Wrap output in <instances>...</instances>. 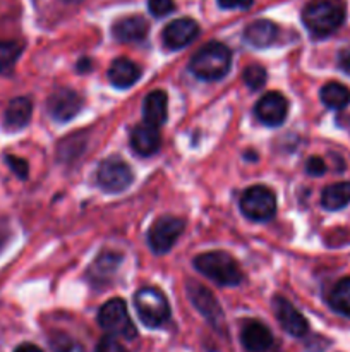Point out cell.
I'll return each instance as SVG.
<instances>
[{
	"mask_svg": "<svg viewBox=\"0 0 350 352\" xmlns=\"http://www.w3.org/2000/svg\"><path fill=\"white\" fill-rule=\"evenodd\" d=\"M199 33V26L194 19H189V17H180V19H175L172 23H168L165 26L163 34V43L165 47L170 48V50H180V48L187 47Z\"/></svg>",
	"mask_w": 350,
	"mask_h": 352,
	"instance_id": "13",
	"label": "cell"
},
{
	"mask_svg": "<svg viewBox=\"0 0 350 352\" xmlns=\"http://www.w3.org/2000/svg\"><path fill=\"white\" fill-rule=\"evenodd\" d=\"M148 9L154 17H163L175 9V2L174 0H148Z\"/></svg>",
	"mask_w": 350,
	"mask_h": 352,
	"instance_id": "28",
	"label": "cell"
},
{
	"mask_svg": "<svg viewBox=\"0 0 350 352\" xmlns=\"http://www.w3.org/2000/svg\"><path fill=\"white\" fill-rule=\"evenodd\" d=\"M82 105H84L82 96L78 91L69 88L57 89L55 93H51L47 102L48 113L57 122H69V120L74 119L82 110Z\"/></svg>",
	"mask_w": 350,
	"mask_h": 352,
	"instance_id": "9",
	"label": "cell"
},
{
	"mask_svg": "<svg viewBox=\"0 0 350 352\" xmlns=\"http://www.w3.org/2000/svg\"><path fill=\"white\" fill-rule=\"evenodd\" d=\"M31 113H33V105L27 98L19 96L14 98L12 102L7 105L5 113H3V127L7 131H21L30 124Z\"/></svg>",
	"mask_w": 350,
	"mask_h": 352,
	"instance_id": "19",
	"label": "cell"
},
{
	"mask_svg": "<svg viewBox=\"0 0 350 352\" xmlns=\"http://www.w3.org/2000/svg\"><path fill=\"white\" fill-rule=\"evenodd\" d=\"M278 38V26L268 19H257L244 31V40L254 48H266Z\"/></svg>",
	"mask_w": 350,
	"mask_h": 352,
	"instance_id": "18",
	"label": "cell"
},
{
	"mask_svg": "<svg viewBox=\"0 0 350 352\" xmlns=\"http://www.w3.org/2000/svg\"><path fill=\"white\" fill-rule=\"evenodd\" d=\"M7 165H9L10 170L17 175L19 179H26L27 172H30V167H27V162L23 160L19 157H14V155H7L5 157Z\"/></svg>",
	"mask_w": 350,
	"mask_h": 352,
	"instance_id": "29",
	"label": "cell"
},
{
	"mask_svg": "<svg viewBox=\"0 0 350 352\" xmlns=\"http://www.w3.org/2000/svg\"><path fill=\"white\" fill-rule=\"evenodd\" d=\"M305 170H307V174L311 175H323L326 172V164L323 162V158L319 157H311L307 160V164H305Z\"/></svg>",
	"mask_w": 350,
	"mask_h": 352,
	"instance_id": "31",
	"label": "cell"
},
{
	"mask_svg": "<svg viewBox=\"0 0 350 352\" xmlns=\"http://www.w3.org/2000/svg\"><path fill=\"white\" fill-rule=\"evenodd\" d=\"M134 174L129 165L120 157H108L102 160L96 170V182L105 192H122L132 184Z\"/></svg>",
	"mask_w": 350,
	"mask_h": 352,
	"instance_id": "7",
	"label": "cell"
},
{
	"mask_svg": "<svg viewBox=\"0 0 350 352\" xmlns=\"http://www.w3.org/2000/svg\"><path fill=\"white\" fill-rule=\"evenodd\" d=\"M230 64H232V52L223 43L209 41L192 55L189 69L196 78L202 81H218L230 71Z\"/></svg>",
	"mask_w": 350,
	"mask_h": 352,
	"instance_id": "2",
	"label": "cell"
},
{
	"mask_svg": "<svg viewBox=\"0 0 350 352\" xmlns=\"http://www.w3.org/2000/svg\"><path fill=\"white\" fill-rule=\"evenodd\" d=\"M50 347L54 352H82L81 344L65 333H54L50 337Z\"/></svg>",
	"mask_w": 350,
	"mask_h": 352,
	"instance_id": "27",
	"label": "cell"
},
{
	"mask_svg": "<svg viewBox=\"0 0 350 352\" xmlns=\"http://www.w3.org/2000/svg\"><path fill=\"white\" fill-rule=\"evenodd\" d=\"M345 21L343 0H311L302 10V23L316 38L335 33Z\"/></svg>",
	"mask_w": 350,
	"mask_h": 352,
	"instance_id": "1",
	"label": "cell"
},
{
	"mask_svg": "<svg viewBox=\"0 0 350 352\" xmlns=\"http://www.w3.org/2000/svg\"><path fill=\"white\" fill-rule=\"evenodd\" d=\"M185 229V222L178 217L165 215L153 222L148 232V244L158 254L168 253Z\"/></svg>",
	"mask_w": 350,
	"mask_h": 352,
	"instance_id": "8",
	"label": "cell"
},
{
	"mask_svg": "<svg viewBox=\"0 0 350 352\" xmlns=\"http://www.w3.org/2000/svg\"><path fill=\"white\" fill-rule=\"evenodd\" d=\"M21 55V45L14 41H0V74L9 71Z\"/></svg>",
	"mask_w": 350,
	"mask_h": 352,
	"instance_id": "25",
	"label": "cell"
},
{
	"mask_svg": "<svg viewBox=\"0 0 350 352\" xmlns=\"http://www.w3.org/2000/svg\"><path fill=\"white\" fill-rule=\"evenodd\" d=\"M98 323L106 333L113 337L132 340L137 337V330L130 320L127 305L122 299L115 298L106 301L98 311Z\"/></svg>",
	"mask_w": 350,
	"mask_h": 352,
	"instance_id": "5",
	"label": "cell"
},
{
	"mask_svg": "<svg viewBox=\"0 0 350 352\" xmlns=\"http://www.w3.org/2000/svg\"><path fill=\"white\" fill-rule=\"evenodd\" d=\"M64 2H69V3H75V2H81V0H64Z\"/></svg>",
	"mask_w": 350,
	"mask_h": 352,
	"instance_id": "36",
	"label": "cell"
},
{
	"mask_svg": "<svg viewBox=\"0 0 350 352\" xmlns=\"http://www.w3.org/2000/svg\"><path fill=\"white\" fill-rule=\"evenodd\" d=\"M194 267L202 275L223 287H232L242 280V274H240L237 261L223 251H209V253L199 254L194 260Z\"/></svg>",
	"mask_w": 350,
	"mask_h": 352,
	"instance_id": "3",
	"label": "cell"
},
{
	"mask_svg": "<svg viewBox=\"0 0 350 352\" xmlns=\"http://www.w3.org/2000/svg\"><path fill=\"white\" fill-rule=\"evenodd\" d=\"M328 302L333 311L350 318V277L336 282L335 287L329 292Z\"/></svg>",
	"mask_w": 350,
	"mask_h": 352,
	"instance_id": "24",
	"label": "cell"
},
{
	"mask_svg": "<svg viewBox=\"0 0 350 352\" xmlns=\"http://www.w3.org/2000/svg\"><path fill=\"white\" fill-rule=\"evenodd\" d=\"M240 342L246 351L264 352L273 346V333L264 323L250 320L240 330Z\"/></svg>",
	"mask_w": 350,
	"mask_h": 352,
	"instance_id": "14",
	"label": "cell"
},
{
	"mask_svg": "<svg viewBox=\"0 0 350 352\" xmlns=\"http://www.w3.org/2000/svg\"><path fill=\"white\" fill-rule=\"evenodd\" d=\"M338 67L345 74L350 76V48H345L338 54Z\"/></svg>",
	"mask_w": 350,
	"mask_h": 352,
	"instance_id": "33",
	"label": "cell"
},
{
	"mask_svg": "<svg viewBox=\"0 0 350 352\" xmlns=\"http://www.w3.org/2000/svg\"><path fill=\"white\" fill-rule=\"evenodd\" d=\"M14 352H43V351H41L38 346H34V344H21V346Z\"/></svg>",
	"mask_w": 350,
	"mask_h": 352,
	"instance_id": "34",
	"label": "cell"
},
{
	"mask_svg": "<svg viewBox=\"0 0 350 352\" xmlns=\"http://www.w3.org/2000/svg\"><path fill=\"white\" fill-rule=\"evenodd\" d=\"M187 294L191 298L194 308L211 323L215 329L222 330L225 327V316H223L222 308H220L218 301L215 299V296L208 291L202 285L196 284V282H191L187 285Z\"/></svg>",
	"mask_w": 350,
	"mask_h": 352,
	"instance_id": "10",
	"label": "cell"
},
{
	"mask_svg": "<svg viewBox=\"0 0 350 352\" xmlns=\"http://www.w3.org/2000/svg\"><path fill=\"white\" fill-rule=\"evenodd\" d=\"M218 6L222 9H249L253 6V0H218Z\"/></svg>",
	"mask_w": 350,
	"mask_h": 352,
	"instance_id": "32",
	"label": "cell"
},
{
	"mask_svg": "<svg viewBox=\"0 0 350 352\" xmlns=\"http://www.w3.org/2000/svg\"><path fill=\"white\" fill-rule=\"evenodd\" d=\"M242 79L247 85V88L256 91V89L263 88L264 82H266V71H264L261 65H249V67H246V71H244Z\"/></svg>",
	"mask_w": 350,
	"mask_h": 352,
	"instance_id": "26",
	"label": "cell"
},
{
	"mask_svg": "<svg viewBox=\"0 0 350 352\" xmlns=\"http://www.w3.org/2000/svg\"><path fill=\"white\" fill-rule=\"evenodd\" d=\"M122 263V256L119 253H112V251H106L102 253L96 261L93 263V267L89 268V277L93 278V282H106L113 274L117 272L119 265Z\"/></svg>",
	"mask_w": 350,
	"mask_h": 352,
	"instance_id": "21",
	"label": "cell"
},
{
	"mask_svg": "<svg viewBox=\"0 0 350 352\" xmlns=\"http://www.w3.org/2000/svg\"><path fill=\"white\" fill-rule=\"evenodd\" d=\"M350 203V182H336L328 186L321 195V205L329 212L345 208Z\"/></svg>",
	"mask_w": 350,
	"mask_h": 352,
	"instance_id": "22",
	"label": "cell"
},
{
	"mask_svg": "<svg viewBox=\"0 0 350 352\" xmlns=\"http://www.w3.org/2000/svg\"><path fill=\"white\" fill-rule=\"evenodd\" d=\"M95 352H129L113 336L103 337L96 346Z\"/></svg>",
	"mask_w": 350,
	"mask_h": 352,
	"instance_id": "30",
	"label": "cell"
},
{
	"mask_svg": "<svg viewBox=\"0 0 350 352\" xmlns=\"http://www.w3.org/2000/svg\"><path fill=\"white\" fill-rule=\"evenodd\" d=\"M150 26L146 19L141 16H127L117 21L112 28V33L117 41L120 43H134L146 38Z\"/></svg>",
	"mask_w": 350,
	"mask_h": 352,
	"instance_id": "16",
	"label": "cell"
},
{
	"mask_svg": "<svg viewBox=\"0 0 350 352\" xmlns=\"http://www.w3.org/2000/svg\"><path fill=\"white\" fill-rule=\"evenodd\" d=\"M256 117L264 126H281L288 113V102L281 93L271 91L261 96L254 107Z\"/></svg>",
	"mask_w": 350,
	"mask_h": 352,
	"instance_id": "11",
	"label": "cell"
},
{
	"mask_svg": "<svg viewBox=\"0 0 350 352\" xmlns=\"http://www.w3.org/2000/svg\"><path fill=\"white\" fill-rule=\"evenodd\" d=\"M144 122L151 126H163L168 117V96L165 91H153L143 102Z\"/></svg>",
	"mask_w": 350,
	"mask_h": 352,
	"instance_id": "20",
	"label": "cell"
},
{
	"mask_svg": "<svg viewBox=\"0 0 350 352\" xmlns=\"http://www.w3.org/2000/svg\"><path fill=\"white\" fill-rule=\"evenodd\" d=\"M91 69V62L88 60V58H82L81 62H78V71L79 72H86Z\"/></svg>",
	"mask_w": 350,
	"mask_h": 352,
	"instance_id": "35",
	"label": "cell"
},
{
	"mask_svg": "<svg viewBox=\"0 0 350 352\" xmlns=\"http://www.w3.org/2000/svg\"><path fill=\"white\" fill-rule=\"evenodd\" d=\"M240 212L254 222H266L277 212L275 192L266 186H253L240 196Z\"/></svg>",
	"mask_w": 350,
	"mask_h": 352,
	"instance_id": "6",
	"label": "cell"
},
{
	"mask_svg": "<svg viewBox=\"0 0 350 352\" xmlns=\"http://www.w3.org/2000/svg\"><path fill=\"white\" fill-rule=\"evenodd\" d=\"M273 311L281 329L292 337H304L309 332L307 320L302 316V313H299V309L294 308L288 299L277 296L273 299Z\"/></svg>",
	"mask_w": 350,
	"mask_h": 352,
	"instance_id": "12",
	"label": "cell"
},
{
	"mask_svg": "<svg viewBox=\"0 0 350 352\" xmlns=\"http://www.w3.org/2000/svg\"><path fill=\"white\" fill-rule=\"evenodd\" d=\"M141 78V67L136 62L129 60L126 57L115 58L108 67V81L115 88L126 89L136 85L137 79Z\"/></svg>",
	"mask_w": 350,
	"mask_h": 352,
	"instance_id": "17",
	"label": "cell"
},
{
	"mask_svg": "<svg viewBox=\"0 0 350 352\" xmlns=\"http://www.w3.org/2000/svg\"><path fill=\"white\" fill-rule=\"evenodd\" d=\"M134 306L139 320L148 329H158L170 320V305L154 287H143L134 296Z\"/></svg>",
	"mask_w": 350,
	"mask_h": 352,
	"instance_id": "4",
	"label": "cell"
},
{
	"mask_svg": "<svg viewBox=\"0 0 350 352\" xmlns=\"http://www.w3.org/2000/svg\"><path fill=\"white\" fill-rule=\"evenodd\" d=\"M160 144L161 136L156 126L143 122L134 127L130 133V146L141 157H150V155L156 153L160 150Z\"/></svg>",
	"mask_w": 350,
	"mask_h": 352,
	"instance_id": "15",
	"label": "cell"
},
{
	"mask_svg": "<svg viewBox=\"0 0 350 352\" xmlns=\"http://www.w3.org/2000/svg\"><path fill=\"white\" fill-rule=\"evenodd\" d=\"M321 102L331 110H342L350 103V89L340 82H328L319 91Z\"/></svg>",
	"mask_w": 350,
	"mask_h": 352,
	"instance_id": "23",
	"label": "cell"
}]
</instances>
